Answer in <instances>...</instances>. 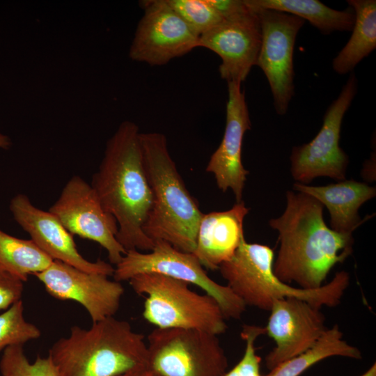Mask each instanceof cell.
<instances>
[{
  "instance_id": "obj_1",
  "label": "cell",
  "mask_w": 376,
  "mask_h": 376,
  "mask_svg": "<svg viewBox=\"0 0 376 376\" xmlns=\"http://www.w3.org/2000/svg\"><path fill=\"white\" fill-rule=\"evenodd\" d=\"M286 201L283 213L269 221L279 241L274 272L285 283L294 282L303 289L318 288L331 269L351 255L352 233H338L328 227L323 205L308 194L288 191Z\"/></svg>"
},
{
  "instance_id": "obj_2",
  "label": "cell",
  "mask_w": 376,
  "mask_h": 376,
  "mask_svg": "<svg viewBox=\"0 0 376 376\" xmlns=\"http://www.w3.org/2000/svg\"><path fill=\"white\" fill-rule=\"evenodd\" d=\"M140 132L125 120L108 140L91 185L104 209L116 220V239L125 251H150L155 242L143 232L153 196L145 171Z\"/></svg>"
},
{
  "instance_id": "obj_3",
  "label": "cell",
  "mask_w": 376,
  "mask_h": 376,
  "mask_svg": "<svg viewBox=\"0 0 376 376\" xmlns=\"http://www.w3.org/2000/svg\"><path fill=\"white\" fill-rule=\"evenodd\" d=\"M142 157L153 203L143 232L154 242L165 241L193 253L203 216L170 155L166 137L159 132L140 133Z\"/></svg>"
},
{
  "instance_id": "obj_4",
  "label": "cell",
  "mask_w": 376,
  "mask_h": 376,
  "mask_svg": "<svg viewBox=\"0 0 376 376\" xmlns=\"http://www.w3.org/2000/svg\"><path fill=\"white\" fill-rule=\"evenodd\" d=\"M48 356L59 376H118L148 365L145 336L114 316L88 329L72 326L68 336L54 343Z\"/></svg>"
},
{
  "instance_id": "obj_5",
  "label": "cell",
  "mask_w": 376,
  "mask_h": 376,
  "mask_svg": "<svg viewBox=\"0 0 376 376\" xmlns=\"http://www.w3.org/2000/svg\"><path fill=\"white\" fill-rule=\"evenodd\" d=\"M274 253L269 246L249 243L245 237L233 256L219 267L230 290L246 306L269 311L274 302L283 298H297L311 304L338 306L350 284V275L338 272L327 283L315 289L295 288L281 281L274 274Z\"/></svg>"
},
{
  "instance_id": "obj_6",
  "label": "cell",
  "mask_w": 376,
  "mask_h": 376,
  "mask_svg": "<svg viewBox=\"0 0 376 376\" xmlns=\"http://www.w3.org/2000/svg\"><path fill=\"white\" fill-rule=\"evenodd\" d=\"M132 290L145 296L143 317L156 328L196 329L219 336L227 329L219 303L198 293L189 283L157 273H143L129 280Z\"/></svg>"
},
{
  "instance_id": "obj_7",
  "label": "cell",
  "mask_w": 376,
  "mask_h": 376,
  "mask_svg": "<svg viewBox=\"0 0 376 376\" xmlns=\"http://www.w3.org/2000/svg\"><path fill=\"white\" fill-rule=\"evenodd\" d=\"M148 366L162 376H224L228 361L218 336L196 329L155 328Z\"/></svg>"
},
{
  "instance_id": "obj_8",
  "label": "cell",
  "mask_w": 376,
  "mask_h": 376,
  "mask_svg": "<svg viewBox=\"0 0 376 376\" xmlns=\"http://www.w3.org/2000/svg\"><path fill=\"white\" fill-rule=\"evenodd\" d=\"M143 273H157L194 284L219 303L226 318L240 319L246 310L244 302L226 285L212 280L192 253L159 240L148 252L127 251L116 265L113 279L121 282Z\"/></svg>"
},
{
  "instance_id": "obj_9",
  "label": "cell",
  "mask_w": 376,
  "mask_h": 376,
  "mask_svg": "<svg viewBox=\"0 0 376 376\" xmlns=\"http://www.w3.org/2000/svg\"><path fill=\"white\" fill-rule=\"evenodd\" d=\"M357 91V79L352 72L338 97L327 109L316 136L310 142L292 148L290 172L296 182L306 185L318 177L345 180L349 158L339 145L340 129Z\"/></svg>"
},
{
  "instance_id": "obj_10",
  "label": "cell",
  "mask_w": 376,
  "mask_h": 376,
  "mask_svg": "<svg viewBox=\"0 0 376 376\" xmlns=\"http://www.w3.org/2000/svg\"><path fill=\"white\" fill-rule=\"evenodd\" d=\"M253 10L258 15L262 33L256 65L263 70L268 81L276 113L285 115L295 95V40L305 21L281 11Z\"/></svg>"
},
{
  "instance_id": "obj_11",
  "label": "cell",
  "mask_w": 376,
  "mask_h": 376,
  "mask_svg": "<svg viewBox=\"0 0 376 376\" xmlns=\"http://www.w3.org/2000/svg\"><path fill=\"white\" fill-rule=\"evenodd\" d=\"M49 211L72 235L102 246L111 264L117 265L125 254L116 239V219L104 209L92 186L80 176L74 175L68 181Z\"/></svg>"
},
{
  "instance_id": "obj_12",
  "label": "cell",
  "mask_w": 376,
  "mask_h": 376,
  "mask_svg": "<svg viewBox=\"0 0 376 376\" xmlns=\"http://www.w3.org/2000/svg\"><path fill=\"white\" fill-rule=\"evenodd\" d=\"M141 4L144 13L130 47L132 60L163 65L199 47V36L166 0L143 1Z\"/></svg>"
},
{
  "instance_id": "obj_13",
  "label": "cell",
  "mask_w": 376,
  "mask_h": 376,
  "mask_svg": "<svg viewBox=\"0 0 376 376\" xmlns=\"http://www.w3.org/2000/svg\"><path fill=\"white\" fill-rule=\"evenodd\" d=\"M34 276L54 298L80 304L92 322L114 316L125 291L121 282L105 274L85 272L60 260H53Z\"/></svg>"
},
{
  "instance_id": "obj_14",
  "label": "cell",
  "mask_w": 376,
  "mask_h": 376,
  "mask_svg": "<svg viewBox=\"0 0 376 376\" xmlns=\"http://www.w3.org/2000/svg\"><path fill=\"white\" fill-rule=\"evenodd\" d=\"M261 40L258 15L249 7L200 36L199 47L219 55L221 61L219 72L223 79L242 84L257 64Z\"/></svg>"
},
{
  "instance_id": "obj_15",
  "label": "cell",
  "mask_w": 376,
  "mask_h": 376,
  "mask_svg": "<svg viewBox=\"0 0 376 376\" xmlns=\"http://www.w3.org/2000/svg\"><path fill=\"white\" fill-rule=\"evenodd\" d=\"M269 312L265 330L276 344L265 357L269 370L310 349L327 329L320 308L297 298L278 299Z\"/></svg>"
},
{
  "instance_id": "obj_16",
  "label": "cell",
  "mask_w": 376,
  "mask_h": 376,
  "mask_svg": "<svg viewBox=\"0 0 376 376\" xmlns=\"http://www.w3.org/2000/svg\"><path fill=\"white\" fill-rule=\"evenodd\" d=\"M16 222L35 244L53 260H60L81 270L113 276L114 267L102 260L91 262L79 252L72 235L49 211L33 205L29 197L18 194L10 203Z\"/></svg>"
},
{
  "instance_id": "obj_17",
  "label": "cell",
  "mask_w": 376,
  "mask_h": 376,
  "mask_svg": "<svg viewBox=\"0 0 376 376\" xmlns=\"http://www.w3.org/2000/svg\"><path fill=\"white\" fill-rule=\"evenodd\" d=\"M227 84L224 134L205 170L214 175L218 188L223 192L230 189L238 203L242 201L249 174L242 162V142L246 132L251 128V123L242 84Z\"/></svg>"
},
{
  "instance_id": "obj_18",
  "label": "cell",
  "mask_w": 376,
  "mask_h": 376,
  "mask_svg": "<svg viewBox=\"0 0 376 376\" xmlns=\"http://www.w3.org/2000/svg\"><path fill=\"white\" fill-rule=\"evenodd\" d=\"M249 211L242 201L228 210L203 214L192 253L203 267L219 269L233 256L244 237V220Z\"/></svg>"
},
{
  "instance_id": "obj_19",
  "label": "cell",
  "mask_w": 376,
  "mask_h": 376,
  "mask_svg": "<svg viewBox=\"0 0 376 376\" xmlns=\"http://www.w3.org/2000/svg\"><path fill=\"white\" fill-rule=\"evenodd\" d=\"M293 189L308 194L326 207L330 214L331 228L338 233H353L373 215L361 219L359 207L376 195V188L354 180H343L324 186H309L295 182Z\"/></svg>"
},
{
  "instance_id": "obj_20",
  "label": "cell",
  "mask_w": 376,
  "mask_h": 376,
  "mask_svg": "<svg viewBox=\"0 0 376 376\" xmlns=\"http://www.w3.org/2000/svg\"><path fill=\"white\" fill-rule=\"evenodd\" d=\"M245 2L252 9L281 11L307 20L325 35L334 31H350L355 21L351 7L338 10L318 0H245Z\"/></svg>"
},
{
  "instance_id": "obj_21",
  "label": "cell",
  "mask_w": 376,
  "mask_h": 376,
  "mask_svg": "<svg viewBox=\"0 0 376 376\" xmlns=\"http://www.w3.org/2000/svg\"><path fill=\"white\" fill-rule=\"evenodd\" d=\"M355 14L352 35L332 62L334 70L344 75L352 72L357 65L376 48V1H347Z\"/></svg>"
},
{
  "instance_id": "obj_22",
  "label": "cell",
  "mask_w": 376,
  "mask_h": 376,
  "mask_svg": "<svg viewBox=\"0 0 376 376\" xmlns=\"http://www.w3.org/2000/svg\"><path fill=\"white\" fill-rule=\"evenodd\" d=\"M332 357L362 358L361 351L343 339V332L337 324L327 328L310 349L280 363L266 376H299L314 364Z\"/></svg>"
},
{
  "instance_id": "obj_23",
  "label": "cell",
  "mask_w": 376,
  "mask_h": 376,
  "mask_svg": "<svg viewBox=\"0 0 376 376\" xmlns=\"http://www.w3.org/2000/svg\"><path fill=\"white\" fill-rule=\"evenodd\" d=\"M53 260L31 240L12 236L0 230V266L23 281L47 268Z\"/></svg>"
},
{
  "instance_id": "obj_24",
  "label": "cell",
  "mask_w": 376,
  "mask_h": 376,
  "mask_svg": "<svg viewBox=\"0 0 376 376\" xmlns=\"http://www.w3.org/2000/svg\"><path fill=\"white\" fill-rule=\"evenodd\" d=\"M40 336L38 327L25 320L21 299L0 314V352L9 346L23 345Z\"/></svg>"
},
{
  "instance_id": "obj_25",
  "label": "cell",
  "mask_w": 376,
  "mask_h": 376,
  "mask_svg": "<svg viewBox=\"0 0 376 376\" xmlns=\"http://www.w3.org/2000/svg\"><path fill=\"white\" fill-rule=\"evenodd\" d=\"M0 373L1 376H59L49 356H38L33 362H30L23 345L4 349L0 359Z\"/></svg>"
},
{
  "instance_id": "obj_26",
  "label": "cell",
  "mask_w": 376,
  "mask_h": 376,
  "mask_svg": "<svg viewBox=\"0 0 376 376\" xmlns=\"http://www.w3.org/2000/svg\"><path fill=\"white\" fill-rule=\"evenodd\" d=\"M166 2L199 37L224 19L208 0H166Z\"/></svg>"
},
{
  "instance_id": "obj_27",
  "label": "cell",
  "mask_w": 376,
  "mask_h": 376,
  "mask_svg": "<svg viewBox=\"0 0 376 376\" xmlns=\"http://www.w3.org/2000/svg\"><path fill=\"white\" fill-rule=\"evenodd\" d=\"M265 334V327L254 325H244L241 337L246 342L242 358L232 368L235 376H261L260 373V358L256 354L255 342L257 338Z\"/></svg>"
},
{
  "instance_id": "obj_28",
  "label": "cell",
  "mask_w": 376,
  "mask_h": 376,
  "mask_svg": "<svg viewBox=\"0 0 376 376\" xmlns=\"http://www.w3.org/2000/svg\"><path fill=\"white\" fill-rule=\"evenodd\" d=\"M24 283L0 266V310H6L21 299Z\"/></svg>"
},
{
  "instance_id": "obj_29",
  "label": "cell",
  "mask_w": 376,
  "mask_h": 376,
  "mask_svg": "<svg viewBox=\"0 0 376 376\" xmlns=\"http://www.w3.org/2000/svg\"><path fill=\"white\" fill-rule=\"evenodd\" d=\"M118 376H162L148 365L139 366L130 370Z\"/></svg>"
},
{
  "instance_id": "obj_30",
  "label": "cell",
  "mask_w": 376,
  "mask_h": 376,
  "mask_svg": "<svg viewBox=\"0 0 376 376\" xmlns=\"http://www.w3.org/2000/svg\"><path fill=\"white\" fill-rule=\"evenodd\" d=\"M10 145L11 141L10 138L6 135L0 133V148L8 149L10 148Z\"/></svg>"
},
{
  "instance_id": "obj_31",
  "label": "cell",
  "mask_w": 376,
  "mask_h": 376,
  "mask_svg": "<svg viewBox=\"0 0 376 376\" xmlns=\"http://www.w3.org/2000/svg\"><path fill=\"white\" fill-rule=\"evenodd\" d=\"M361 376H376V363H374L363 375Z\"/></svg>"
}]
</instances>
